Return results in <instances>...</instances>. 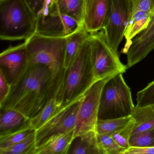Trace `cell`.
I'll return each instance as SVG.
<instances>
[{"label":"cell","mask_w":154,"mask_h":154,"mask_svg":"<svg viewBox=\"0 0 154 154\" xmlns=\"http://www.w3.org/2000/svg\"><path fill=\"white\" fill-rule=\"evenodd\" d=\"M83 96L61 108L46 123L35 131L37 149L54 137L75 129L78 110Z\"/></svg>","instance_id":"ba28073f"},{"label":"cell","mask_w":154,"mask_h":154,"mask_svg":"<svg viewBox=\"0 0 154 154\" xmlns=\"http://www.w3.org/2000/svg\"><path fill=\"white\" fill-rule=\"evenodd\" d=\"M97 133V132H96ZM98 145L101 154H123L125 149L120 146L110 134L97 133Z\"/></svg>","instance_id":"d4e9b609"},{"label":"cell","mask_w":154,"mask_h":154,"mask_svg":"<svg viewBox=\"0 0 154 154\" xmlns=\"http://www.w3.org/2000/svg\"><path fill=\"white\" fill-rule=\"evenodd\" d=\"M113 75L96 81L85 94L77 113L74 138L88 131H95L102 91L106 82Z\"/></svg>","instance_id":"30bf717a"},{"label":"cell","mask_w":154,"mask_h":154,"mask_svg":"<svg viewBox=\"0 0 154 154\" xmlns=\"http://www.w3.org/2000/svg\"><path fill=\"white\" fill-rule=\"evenodd\" d=\"M11 89V84L9 83L2 68L0 70V103L7 98Z\"/></svg>","instance_id":"f546056e"},{"label":"cell","mask_w":154,"mask_h":154,"mask_svg":"<svg viewBox=\"0 0 154 154\" xmlns=\"http://www.w3.org/2000/svg\"><path fill=\"white\" fill-rule=\"evenodd\" d=\"M131 116L135 122L132 134L154 128V109L152 106H135Z\"/></svg>","instance_id":"ac0fdd59"},{"label":"cell","mask_w":154,"mask_h":154,"mask_svg":"<svg viewBox=\"0 0 154 154\" xmlns=\"http://www.w3.org/2000/svg\"><path fill=\"white\" fill-rule=\"evenodd\" d=\"M74 130L56 136L36 150L35 154H66L74 138Z\"/></svg>","instance_id":"2e32d148"},{"label":"cell","mask_w":154,"mask_h":154,"mask_svg":"<svg viewBox=\"0 0 154 154\" xmlns=\"http://www.w3.org/2000/svg\"><path fill=\"white\" fill-rule=\"evenodd\" d=\"M61 108H59L56 99L51 98L45 107L35 117L29 120V123L33 129L37 130L46 123Z\"/></svg>","instance_id":"7402d4cb"},{"label":"cell","mask_w":154,"mask_h":154,"mask_svg":"<svg viewBox=\"0 0 154 154\" xmlns=\"http://www.w3.org/2000/svg\"><path fill=\"white\" fill-rule=\"evenodd\" d=\"M131 1L132 3V12L143 11L154 15V0H131Z\"/></svg>","instance_id":"f1b7e54d"},{"label":"cell","mask_w":154,"mask_h":154,"mask_svg":"<svg viewBox=\"0 0 154 154\" xmlns=\"http://www.w3.org/2000/svg\"><path fill=\"white\" fill-rule=\"evenodd\" d=\"M110 0H84L82 23L90 34L103 30L107 20Z\"/></svg>","instance_id":"8fae6325"},{"label":"cell","mask_w":154,"mask_h":154,"mask_svg":"<svg viewBox=\"0 0 154 154\" xmlns=\"http://www.w3.org/2000/svg\"><path fill=\"white\" fill-rule=\"evenodd\" d=\"M154 17V14L146 11L132 12L125 31L124 37L126 38V44L122 53L127 54L132 39L147 28Z\"/></svg>","instance_id":"5bb4252c"},{"label":"cell","mask_w":154,"mask_h":154,"mask_svg":"<svg viewBox=\"0 0 154 154\" xmlns=\"http://www.w3.org/2000/svg\"><path fill=\"white\" fill-rule=\"evenodd\" d=\"M35 130L26 138L10 147L0 150L1 154H35L36 150Z\"/></svg>","instance_id":"603a6c76"},{"label":"cell","mask_w":154,"mask_h":154,"mask_svg":"<svg viewBox=\"0 0 154 154\" xmlns=\"http://www.w3.org/2000/svg\"><path fill=\"white\" fill-rule=\"evenodd\" d=\"M68 154H101L95 131H91L75 137L73 140Z\"/></svg>","instance_id":"9a60e30c"},{"label":"cell","mask_w":154,"mask_h":154,"mask_svg":"<svg viewBox=\"0 0 154 154\" xmlns=\"http://www.w3.org/2000/svg\"><path fill=\"white\" fill-rule=\"evenodd\" d=\"M27 61V49L25 41L18 45L10 47L0 54L1 66L8 69L12 81L21 72Z\"/></svg>","instance_id":"4fadbf2b"},{"label":"cell","mask_w":154,"mask_h":154,"mask_svg":"<svg viewBox=\"0 0 154 154\" xmlns=\"http://www.w3.org/2000/svg\"><path fill=\"white\" fill-rule=\"evenodd\" d=\"M29 120L19 128L0 133V150L12 146L26 138L33 131Z\"/></svg>","instance_id":"d6986e66"},{"label":"cell","mask_w":154,"mask_h":154,"mask_svg":"<svg viewBox=\"0 0 154 154\" xmlns=\"http://www.w3.org/2000/svg\"><path fill=\"white\" fill-rule=\"evenodd\" d=\"M54 4L60 12L68 15L83 24L84 0H54Z\"/></svg>","instance_id":"44dd1931"},{"label":"cell","mask_w":154,"mask_h":154,"mask_svg":"<svg viewBox=\"0 0 154 154\" xmlns=\"http://www.w3.org/2000/svg\"><path fill=\"white\" fill-rule=\"evenodd\" d=\"M37 15L26 0H0V38L26 40L36 32Z\"/></svg>","instance_id":"277c9868"},{"label":"cell","mask_w":154,"mask_h":154,"mask_svg":"<svg viewBox=\"0 0 154 154\" xmlns=\"http://www.w3.org/2000/svg\"><path fill=\"white\" fill-rule=\"evenodd\" d=\"M91 34L85 29L83 24L73 33L66 37V44L65 55L64 67L68 68L84 42Z\"/></svg>","instance_id":"e0dca14e"},{"label":"cell","mask_w":154,"mask_h":154,"mask_svg":"<svg viewBox=\"0 0 154 154\" xmlns=\"http://www.w3.org/2000/svg\"><path fill=\"white\" fill-rule=\"evenodd\" d=\"M134 107L130 88L122 74H117L109 79L103 88L98 120L130 117Z\"/></svg>","instance_id":"5b68a950"},{"label":"cell","mask_w":154,"mask_h":154,"mask_svg":"<svg viewBox=\"0 0 154 154\" xmlns=\"http://www.w3.org/2000/svg\"><path fill=\"white\" fill-rule=\"evenodd\" d=\"M28 53V65L41 64L52 72L54 97L57 100L64 81L66 37H53L35 33L25 40Z\"/></svg>","instance_id":"7a4b0ae2"},{"label":"cell","mask_w":154,"mask_h":154,"mask_svg":"<svg viewBox=\"0 0 154 154\" xmlns=\"http://www.w3.org/2000/svg\"><path fill=\"white\" fill-rule=\"evenodd\" d=\"M138 107H149L154 106V81L149 83L145 88L137 94Z\"/></svg>","instance_id":"83f0119b"},{"label":"cell","mask_w":154,"mask_h":154,"mask_svg":"<svg viewBox=\"0 0 154 154\" xmlns=\"http://www.w3.org/2000/svg\"><path fill=\"white\" fill-rule=\"evenodd\" d=\"M123 154H154V146H130L125 150Z\"/></svg>","instance_id":"4dcf8cb0"},{"label":"cell","mask_w":154,"mask_h":154,"mask_svg":"<svg viewBox=\"0 0 154 154\" xmlns=\"http://www.w3.org/2000/svg\"><path fill=\"white\" fill-rule=\"evenodd\" d=\"M134 120L132 118V119L126 126L112 135L115 142L125 150L130 147L129 140L134 128Z\"/></svg>","instance_id":"4316f807"},{"label":"cell","mask_w":154,"mask_h":154,"mask_svg":"<svg viewBox=\"0 0 154 154\" xmlns=\"http://www.w3.org/2000/svg\"><path fill=\"white\" fill-rule=\"evenodd\" d=\"M154 49V19L146 29L132 40L127 52V68L143 60Z\"/></svg>","instance_id":"7c38bea8"},{"label":"cell","mask_w":154,"mask_h":154,"mask_svg":"<svg viewBox=\"0 0 154 154\" xmlns=\"http://www.w3.org/2000/svg\"><path fill=\"white\" fill-rule=\"evenodd\" d=\"M129 145L130 146L154 147V128L132 134Z\"/></svg>","instance_id":"484cf974"},{"label":"cell","mask_w":154,"mask_h":154,"mask_svg":"<svg viewBox=\"0 0 154 154\" xmlns=\"http://www.w3.org/2000/svg\"><path fill=\"white\" fill-rule=\"evenodd\" d=\"M90 40L92 63L97 81L126 72L127 66L121 62L118 53L109 46L103 30L91 34Z\"/></svg>","instance_id":"8992f818"},{"label":"cell","mask_w":154,"mask_h":154,"mask_svg":"<svg viewBox=\"0 0 154 154\" xmlns=\"http://www.w3.org/2000/svg\"><path fill=\"white\" fill-rule=\"evenodd\" d=\"M131 119L132 118L130 116L118 119L98 120L95 131L98 134L112 135L124 128Z\"/></svg>","instance_id":"cb8c5ba5"},{"label":"cell","mask_w":154,"mask_h":154,"mask_svg":"<svg viewBox=\"0 0 154 154\" xmlns=\"http://www.w3.org/2000/svg\"><path fill=\"white\" fill-rule=\"evenodd\" d=\"M0 115L1 132L19 128L29 120L21 112L14 109L1 110Z\"/></svg>","instance_id":"ffe728a7"},{"label":"cell","mask_w":154,"mask_h":154,"mask_svg":"<svg viewBox=\"0 0 154 154\" xmlns=\"http://www.w3.org/2000/svg\"><path fill=\"white\" fill-rule=\"evenodd\" d=\"M131 0H110L109 13L103 30L109 46L116 53L131 17Z\"/></svg>","instance_id":"9c48e42d"},{"label":"cell","mask_w":154,"mask_h":154,"mask_svg":"<svg viewBox=\"0 0 154 154\" xmlns=\"http://www.w3.org/2000/svg\"><path fill=\"white\" fill-rule=\"evenodd\" d=\"M82 25L60 12L55 6L54 0H45L43 9L37 17L35 33L53 37H66Z\"/></svg>","instance_id":"52a82bcc"},{"label":"cell","mask_w":154,"mask_h":154,"mask_svg":"<svg viewBox=\"0 0 154 154\" xmlns=\"http://www.w3.org/2000/svg\"><path fill=\"white\" fill-rule=\"evenodd\" d=\"M152 108H153V109H154V106H152Z\"/></svg>","instance_id":"d6a6232c"},{"label":"cell","mask_w":154,"mask_h":154,"mask_svg":"<svg viewBox=\"0 0 154 154\" xmlns=\"http://www.w3.org/2000/svg\"><path fill=\"white\" fill-rule=\"evenodd\" d=\"M53 97V77L49 68L41 64L26 65L12 80L9 93L0 103V109L15 110L30 120Z\"/></svg>","instance_id":"6da1fadb"},{"label":"cell","mask_w":154,"mask_h":154,"mask_svg":"<svg viewBox=\"0 0 154 154\" xmlns=\"http://www.w3.org/2000/svg\"><path fill=\"white\" fill-rule=\"evenodd\" d=\"M29 7L34 11L36 15H38L45 4V0H26Z\"/></svg>","instance_id":"1f68e13d"},{"label":"cell","mask_w":154,"mask_h":154,"mask_svg":"<svg viewBox=\"0 0 154 154\" xmlns=\"http://www.w3.org/2000/svg\"><path fill=\"white\" fill-rule=\"evenodd\" d=\"M96 81L92 63L90 36L66 70L62 91L57 99L59 108L82 98Z\"/></svg>","instance_id":"3957f363"}]
</instances>
